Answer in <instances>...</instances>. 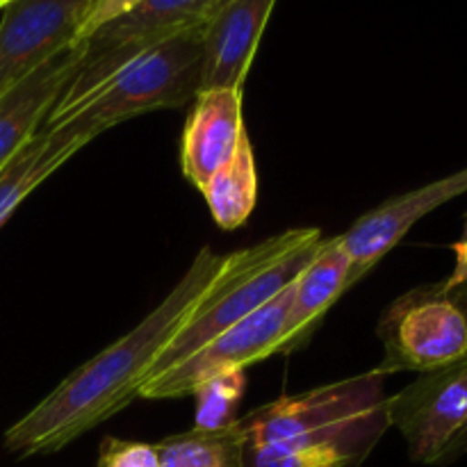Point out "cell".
Returning <instances> with one entry per match:
<instances>
[{"label":"cell","instance_id":"6da1fadb","mask_svg":"<svg viewBox=\"0 0 467 467\" xmlns=\"http://www.w3.org/2000/svg\"><path fill=\"white\" fill-rule=\"evenodd\" d=\"M222 260L223 255L203 246L162 304L130 333L68 374L46 400L5 431V450L18 459L55 454L130 406L164 347L208 290Z\"/></svg>","mask_w":467,"mask_h":467},{"label":"cell","instance_id":"7a4b0ae2","mask_svg":"<svg viewBox=\"0 0 467 467\" xmlns=\"http://www.w3.org/2000/svg\"><path fill=\"white\" fill-rule=\"evenodd\" d=\"M383 379L372 369L237 418L244 467H360L390 429Z\"/></svg>","mask_w":467,"mask_h":467},{"label":"cell","instance_id":"3957f363","mask_svg":"<svg viewBox=\"0 0 467 467\" xmlns=\"http://www.w3.org/2000/svg\"><path fill=\"white\" fill-rule=\"evenodd\" d=\"M322 242L324 235L319 228H292L223 255L222 267L210 281L208 290L196 301L190 317L181 324L171 342L164 347L146 381L176 368L219 333L228 331L276 299L299 276Z\"/></svg>","mask_w":467,"mask_h":467},{"label":"cell","instance_id":"277c9868","mask_svg":"<svg viewBox=\"0 0 467 467\" xmlns=\"http://www.w3.org/2000/svg\"><path fill=\"white\" fill-rule=\"evenodd\" d=\"M222 0H128L126 7L87 35L82 64L50 109L44 130L62 126L121 68L181 32L208 23Z\"/></svg>","mask_w":467,"mask_h":467},{"label":"cell","instance_id":"5b68a950","mask_svg":"<svg viewBox=\"0 0 467 467\" xmlns=\"http://www.w3.org/2000/svg\"><path fill=\"white\" fill-rule=\"evenodd\" d=\"M203 27L205 23L181 32L137 57L57 128L91 141L140 114L194 103L201 87Z\"/></svg>","mask_w":467,"mask_h":467},{"label":"cell","instance_id":"8992f818","mask_svg":"<svg viewBox=\"0 0 467 467\" xmlns=\"http://www.w3.org/2000/svg\"><path fill=\"white\" fill-rule=\"evenodd\" d=\"M383 360L374 372L431 374L467 358V285L427 283L397 296L377 324Z\"/></svg>","mask_w":467,"mask_h":467},{"label":"cell","instance_id":"52a82bcc","mask_svg":"<svg viewBox=\"0 0 467 467\" xmlns=\"http://www.w3.org/2000/svg\"><path fill=\"white\" fill-rule=\"evenodd\" d=\"M128 0H12L0 12V96L82 44Z\"/></svg>","mask_w":467,"mask_h":467},{"label":"cell","instance_id":"ba28073f","mask_svg":"<svg viewBox=\"0 0 467 467\" xmlns=\"http://www.w3.org/2000/svg\"><path fill=\"white\" fill-rule=\"evenodd\" d=\"M388 420L400 429L409 459L447 465L467 454V358L388 397Z\"/></svg>","mask_w":467,"mask_h":467},{"label":"cell","instance_id":"9c48e42d","mask_svg":"<svg viewBox=\"0 0 467 467\" xmlns=\"http://www.w3.org/2000/svg\"><path fill=\"white\" fill-rule=\"evenodd\" d=\"M292 283L276 296L255 310L251 317L228 331L219 333L214 340L201 347L196 354L167 369L160 377L150 379L141 386V400H178L190 397L203 383L213 381L219 374L244 372L251 365L281 354L283 337H285L287 310H290Z\"/></svg>","mask_w":467,"mask_h":467},{"label":"cell","instance_id":"30bf717a","mask_svg":"<svg viewBox=\"0 0 467 467\" xmlns=\"http://www.w3.org/2000/svg\"><path fill=\"white\" fill-rule=\"evenodd\" d=\"M463 194H467V167L427 182L418 190L392 196L369 213L360 214L349 231L340 235L342 246L351 260V285L368 276L409 235L420 219Z\"/></svg>","mask_w":467,"mask_h":467},{"label":"cell","instance_id":"8fae6325","mask_svg":"<svg viewBox=\"0 0 467 467\" xmlns=\"http://www.w3.org/2000/svg\"><path fill=\"white\" fill-rule=\"evenodd\" d=\"M274 0H222L203 27V91H240L258 50L260 36L272 16Z\"/></svg>","mask_w":467,"mask_h":467},{"label":"cell","instance_id":"7c38bea8","mask_svg":"<svg viewBox=\"0 0 467 467\" xmlns=\"http://www.w3.org/2000/svg\"><path fill=\"white\" fill-rule=\"evenodd\" d=\"M249 135L240 91H203L192 103L182 128L181 167L192 187H201L235 155Z\"/></svg>","mask_w":467,"mask_h":467},{"label":"cell","instance_id":"4fadbf2b","mask_svg":"<svg viewBox=\"0 0 467 467\" xmlns=\"http://www.w3.org/2000/svg\"><path fill=\"white\" fill-rule=\"evenodd\" d=\"M351 287H354L351 285V260L342 246L340 235L324 237L313 258L292 281V299L281 354H295L304 349L328 310Z\"/></svg>","mask_w":467,"mask_h":467},{"label":"cell","instance_id":"5bb4252c","mask_svg":"<svg viewBox=\"0 0 467 467\" xmlns=\"http://www.w3.org/2000/svg\"><path fill=\"white\" fill-rule=\"evenodd\" d=\"M80 64L82 44H78L0 96V169L41 130Z\"/></svg>","mask_w":467,"mask_h":467},{"label":"cell","instance_id":"9a60e30c","mask_svg":"<svg viewBox=\"0 0 467 467\" xmlns=\"http://www.w3.org/2000/svg\"><path fill=\"white\" fill-rule=\"evenodd\" d=\"M89 141L71 135L64 128L44 130L18 149V153L0 169V226L14 214V210L64 162L73 158Z\"/></svg>","mask_w":467,"mask_h":467},{"label":"cell","instance_id":"2e32d148","mask_svg":"<svg viewBox=\"0 0 467 467\" xmlns=\"http://www.w3.org/2000/svg\"><path fill=\"white\" fill-rule=\"evenodd\" d=\"M214 223L223 231L244 226L258 201V171L251 137L242 140L231 160L201 187Z\"/></svg>","mask_w":467,"mask_h":467},{"label":"cell","instance_id":"e0dca14e","mask_svg":"<svg viewBox=\"0 0 467 467\" xmlns=\"http://www.w3.org/2000/svg\"><path fill=\"white\" fill-rule=\"evenodd\" d=\"M160 467H244L240 431L235 424L223 429H190L155 442Z\"/></svg>","mask_w":467,"mask_h":467},{"label":"cell","instance_id":"ac0fdd59","mask_svg":"<svg viewBox=\"0 0 467 467\" xmlns=\"http://www.w3.org/2000/svg\"><path fill=\"white\" fill-rule=\"evenodd\" d=\"M246 377L244 372L219 374L213 381L203 383L196 397V429H223L237 422V409L244 397Z\"/></svg>","mask_w":467,"mask_h":467},{"label":"cell","instance_id":"d6986e66","mask_svg":"<svg viewBox=\"0 0 467 467\" xmlns=\"http://www.w3.org/2000/svg\"><path fill=\"white\" fill-rule=\"evenodd\" d=\"M96 467H160L158 447L155 442L105 436L100 441Z\"/></svg>","mask_w":467,"mask_h":467},{"label":"cell","instance_id":"ffe728a7","mask_svg":"<svg viewBox=\"0 0 467 467\" xmlns=\"http://www.w3.org/2000/svg\"><path fill=\"white\" fill-rule=\"evenodd\" d=\"M451 251H454L456 260H454V269H451L450 276L445 278V285L447 287L467 285V214H465L463 233H461L459 240L451 244Z\"/></svg>","mask_w":467,"mask_h":467},{"label":"cell","instance_id":"44dd1931","mask_svg":"<svg viewBox=\"0 0 467 467\" xmlns=\"http://www.w3.org/2000/svg\"><path fill=\"white\" fill-rule=\"evenodd\" d=\"M3 7H5V3H0V12H3Z\"/></svg>","mask_w":467,"mask_h":467}]
</instances>
